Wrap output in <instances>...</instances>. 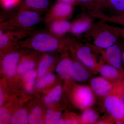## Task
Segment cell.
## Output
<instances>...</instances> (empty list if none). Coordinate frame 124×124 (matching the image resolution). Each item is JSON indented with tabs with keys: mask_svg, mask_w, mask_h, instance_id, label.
I'll return each mask as SVG.
<instances>
[{
	"mask_svg": "<svg viewBox=\"0 0 124 124\" xmlns=\"http://www.w3.org/2000/svg\"><path fill=\"white\" fill-rule=\"evenodd\" d=\"M66 124H79L80 122V120H78L76 118L69 119L65 121Z\"/></svg>",
	"mask_w": 124,
	"mask_h": 124,
	"instance_id": "cell-33",
	"label": "cell"
},
{
	"mask_svg": "<svg viewBox=\"0 0 124 124\" xmlns=\"http://www.w3.org/2000/svg\"><path fill=\"white\" fill-rule=\"evenodd\" d=\"M102 53L103 57L108 64L120 69L122 68V53L119 45L116 44L113 45Z\"/></svg>",
	"mask_w": 124,
	"mask_h": 124,
	"instance_id": "cell-10",
	"label": "cell"
},
{
	"mask_svg": "<svg viewBox=\"0 0 124 124\" xmlns=\"http://www.w3.org/2000/svg\"><path fill=\"white\" fill-rule=\"evenodd\" d=\"M93 24L91 18L86 16H83L71 23L70 32L74 35H80L86 33L91 28Z\"/></svg>",
	"mask_w": 124,
	"mask_h": 124,
	"instance_id": "cell-12",
	"label": "cell"
},
{
	"mask_svg": "<svg viewBox=\"0 0 124 124\" xmlns=\"http://www.w3.org/2000/svg\"><path fill=\"white\" fill-rule=\"evenodd\" d=\"M122 99H123V101L124 102V92L123 93V95H122Z\"/></svg>",
	"mask_w": 124,
	"mask_h": 124,
	"instance_id": "cell-42",
	"label": "cell"
},
{
	"mask_svg": "<svg viewBox=\"0 0 124 124\" xmlns=\"http://www.w3.org/2000/svg\"><path fill=\"white\" fill-rule=\"evenodd\" d=\"M49 0H23L19 5L18 10H29L40 13L47 11L49 6Z\"/></svg>",
	"mask_w": 124,
	"mask_h": 124,
	"instance_id": "cell-13",
	"label": "cell"
},
{
	"mask_svg": "<svg viewBox=\"0 0 124 124\" xmlns=\"http://www.w3.org/2000/svg\"><path fill=\"white\" fill-rule=\"evenodd\" d=\"M76 55L80 62L86 67L93 70L98 71L101 63H98L90 46L87 45H80L78 47Z\"/></svg>",
	"mask_w": 124,
	"mask_h": 124,
	"instance_id": "cell-8",
	"label": "cell"
},
{
	"mask_svg": "<svg viewBox=\"0 0 124 124\" xmlns=\"http://www.w3.org/2000/svg\"><path fill=\"white\" fill-rule=\"evenodd\" d=\"M3 101H4V95L1 89L0 88V105L2 104Z\"/></svg>",
	"mask_w": 124,
	"mask_h": 124,
	"instance_id": "cell-39",
	"label": "cell"
},
{
	"mask_svg": "<svg viewBox=\"0 0 124 124\" xmlns=\"http://www.w3.org/2000/svg\"><path fill=\"white\" fill-rule=\"evenodd\" d=\"M61 116V114L60 112L54 113L51 109H48L46 119V124H58Z\"/></svg>",
	"mask_w": 124,
	"mask_h": 124,
	"instance_id": "cell-23",
	"label": "cell"
},
{
	"mask_svg": "<svg viewBox=\"0 0 124 124\" xmlns=\"http://www.w3.org/2000/svg\"><path fill=\"white\" fill-rule=\"evenodd\" d=\"M119 70L115 67L109 64L100 65L98 71L102 77L114 82L120 81L119 79L121 74Z\"/></svg>",
	"mask_w": 124,
	"mask_h": 124,
	"instance_id": "cell-16",
	"label": "cell"
},
{
	"mask_svg": "<svg viewBox=\"0 0 124 124\" xmlns=\"http://www.w3.org/2000/svg\"><path fill=\"white\" fill-rule=\"evenodd\" d=\"M62 94L61 87L59 86H57L45 97V102L46 104H51L57 101L60 98Z\"/></svg>",
	"mask_w": 124,
	"mask_h": 124,
	"instance_id": "cell-20",
	"label": "cell"
},
{
	"mask_svg": "<svg viewBox=\"0 0 124 124\" xmlns=\"http://www.w3.org/2000/svg\"><path fill=\"white\" fill-rule=\"evenodd\" d=\"M54 61V58L51 55H45L40 62L38 67V75L42 76L44 74L46 69L51 66Z\"/></svg>",
	"mask_w": 124,
	"mask_h": 124,
	"instance_id": "cell-19",
	"label": "cell"
},
{
	"mask_svg": "<svg viewBox=\"0 0 124 124\" xmlns=\"http://www.w3.org/2000/svg\"><path fill=\"white\" fill-rule=\"evenodd\" d=\"M21 2V0H1L2 7L6 10L13 8L20 4Z\"/></svg>",
	"mask_w": 124,
	"mask_h": 124,
	"instance_id": "cell-28",
	"label": "cell"
},
{
	"mask_svg": "<svg viewBox=\"0 0 124 124\" xmlns=\"http://www.w3.org/2000/svg\"><path fill=\"white\" fill-rule=\"evenodd\" d=\"M73 5L58 1L52 6L46 14L45 20L48 23L57 19L67 20L72 15Z\"/></svg>",
	"mask_w": 124,
	"mask_h": 124,
	"instance_id": "cell-6",
	"label": "cell"
},
{
	"mask_svg": "<svg viewBox=\"0 0 124 124\" xmlns=\"http://www.w3.org/2000/svg\"><path fill=\"white\" fill-rule=\"evenodd\" d=\"M95 113V111L90 108L85 110L80 118V122L82 124H89L92 116Z\"/></svg>",
	"mask_w": 124,
	"mask_h": 124,
	"instance_id": "cell-27",
	"label": "cell"
},
{
	"mask_svg": "<svg viewBox=\"0 0 124 124\" xmlns=\"http://www.w3.org/2000/svg\"><path fill=\"white\" fill-rule=\"evenodd\" d=\"M105 23L101 20L93 24L86 33L88 37L92 39L95 46L100 49L107 48L116 44L120 36L117 28Z\"/></svg>",
	"mask_w": 124,
	"mask_h": 124,
	"instance_id": "cell-2",
	"label": "cell"
},
{
	"mask_svg": "<svg viewBox=\"0 0 124 124\" xmlns=\"http://www.w3.org/2000/svg\"><path fill=\"white\" fill-rule=\"evenodd\" d=\"M55 76L53 73H49L42 77L37 84V87L41 88L51 83L55 79Z\"/></svg>",
	"mask_w": 124,
	"mask_h": 124,
	"instance_id": "cell-26",
	"label": "cell"
},
{
	"mask_svg": "<svg viewBox=\"0 0 124 124\" xmlns=\"http://www.w3.org/2000/svg\"><path fill=\"white\" fill-rule=\"evenodd\" d=\"M20 56L18 52H12L7 54L2 59V69L4 73L8 77H11L15 74Z\"/></svg>",
	"mask_w": 124,
	"mask_h": 124,
	"instance_id": "cell-11",
	"label": "cell"
},
{
	"mask_svg": "<svg viewBox=\"0 0 124 124\" xmlns=\"http://www.w3.org/2000/svg\"><path fill=\"white\" fill-rule=\"evenodd\" d=\"M42 111L41 109L38 107H36L31 112L28 117V121L31 124H41L42 121L40 120L41 116Z\"/></svg>",
	"mask_w": 124,
	"mask_h": 124,
	"instance_id": "cell-22",
	"label": "cell"
},
{
	"mask_svg": "<svg viewBox=\"0 0 124 124\" xmlns=\"http://www.w3.org/2000/svg\"><path fill=\"white\" fill-rule=\"evenodd\" d=\"M35 66V63L32 59H25L23 60L18 68V72L23 73L28 71L33 68Z\"/></svg>",
	"mask_w": 124,
	"mask_h": 124,
	"instance_id": "cell-24",
	"label": "cell"
},
{
	"mask_svg": "<svg viewBox=\"0 0 124 124\" xmlns=\"http://www.w3.org/2000/svg\"><path fill=\"white\" fill-rule=\"evenodd\" d=\"M122 60L124 63V50L122 53Z\"/></svg>",
	"mask_w": 124,
	"mask_h": 124,
	"instance_id": "cell-41",
	"label": "cell"
},
{
	"mask_svg": "<svg viewBox=\"0 0 124 124\" xmlns=\"http://www.w3.org/2000/svg\"><path fill=\"white\" fill-rule=\"evenodd\" d=\"M37 76V73L34 71H30L27 72L25 76V78L27 81L34 80Z\"/></svg>",
	"mask_w": 124,
	"mask_h": 124,
	"instance_id": "cell-31",
	"label": "cell"
},
{
	"mask_svg": "<svg viewBox=\"0 0 124 124\" xmlns=\"http://www.w3.org/2000/svg\"><path fill=\"white\" fill-rule=\"evenodd\" d=\"M71 39L59 37L48 32H39L32 34L22 40L20 44L30 46L37 51L43 52L55 51L69 43Z\"/></svg>",
	"mask_w": 124,
	"mask_h": 124,
	"instance_id": "cell-1",
	"label": "cell"
},
{
	"mask_svg": "<svg viewBox=\"0 0 124 124\" xmlns=\"http://www.w3.org/2000/svg\"><path fill=\"white\" fill-rule=\"evenodd\" d=\"M117 30L119 32L120 36L124 40V28H117Z\"/></svg>",
	"mask_w": 124,
	"mask_h": 124,
	"instance_id": "cell-38",
	"label": "cell"
},
{
	"mask_svg": "<svg viewBox=\"0 0 124 124\" xmlns=\"http://www.w3.org/2000/svg\"><path fill=\"white\" fill-rule=\"evenodd\" d=\"M91 14L93 17L104 22L114 23L124 26V14L112 16L104 14L100 11H94Z\"/></svg>",
	"mask_w": 124,
	"mask_h": 124,
	"instance_id": "cell-18",
	"label": "cell"
},
{
	"mask_svg": "<svg viewBox=\"0 0 124 124\" xmlns=\"http://www.w3.org/2000/svg\"><path fill=\"white\" fill-rule=\"evenodd\" d=\"M48 24L49 32L57 37H63L70 31L71 23L65 19L54 20Z\"/></svg>",
	"mask_w": 124,
	"mask_h": 124,
	"instance_id": "cell-14",
	"label": "cell"
},
{
	"mask_svg": "<svg viewBox=\"0 0 124 124\" xmlns=\"http://www.w3.org/2000/svg\"><path fill=\"white\" fill-rule=\"evenodd\" d=\"M58 124H66V123H65V121L64 120L60 119L59 120Z\"/></svg>",
	"mask_w": 124,
	"mask_h": 124,
	"instance_id": "cell-40",
	"label": "cell"
},
{
	"mask_svg": "<svg viewBox=\"0 0 124 124\" xmlns=\"http://www.w3.org/2000/svg\"><path fill=\"white\" fill-rule=\"evenodd\" d=\"M0 114L1 124H5L9 122L10 119V116L5 109L4 108H0Z\"/></svg>",
	"mask_w": 124,
	"mask_h": 124,
	"instance_id": "cell-29",
	"label": "cell"
},
{
	"mask_svg": "<svg viewBox=\"0 0 124 124\" xmlns=\"http://www.w3.org/2000/svg\"><path fill=\"white\" fill-rule=\"evenodd\" d=\"M72 62L68 58L63 59L59 63L56 71L61 77L65 79H68L71 77V71Z\"/></svg>",
	"mask_w": 124,
	"mask_h": 124,
	"instance_id": "cell-17",
	"label": "cell"
},
{
	"mask_svg": "<svg viewBox=\"0 0 124 124\" xmlns=\"http://www.w3.org/2000/svg\"><path fill=\"white\" fill-rule=\"evenodd\" d=\"M98 118V115L95 112L91 117L90 120L89 124H96V122H97Z\"/></svg>",
	"mask_w": 124,
	"mask_h": 124,
	"instance_id": "cell-34",
	"label": "cell"
},
{
	"mask_svg": "<svg viewBox=\"0 0 124 124\" xmlns=\"http://www.w3.org/2000/svg\"><path fill=\"white\" fill-rule=\"evenodd\" d=\"M26 86V90L27 92H30L31 91L34 84V80L27 81Z\"/></svg>",
	"mask_w": 124,
	"mask_h": 124,
	"instance_id": "cell-32",
	"label": "cell"
},
{
	"mask_svg": "<svg viewBox=\"0 0 124 124\" xmlns=\"http://www.w3.org/2000/svg\"><path fill=\"white\" fill-rule=\"evenodd\" d=\"M58 1H60L73 5L75 4L78 2V0H58Z\"/></svg>",
	"mask_w": 124,
	"mask_h": 124,
	"instance_id": "cell-35",
	"label": "cell"
},
{
	"mask_svg": "<svg viewBox=\"0 0 124 124\" xmlns=\"http://www.w3.org/2000/svg\"><path fill=\"white\" fill-rule=\"evenodd\" d=\"M108 4V0H94L93 6L97 8L106 6Z\"/></svg>",
	"mask_w": 124,
	"mask_h": 124,
	"instance_id": "cell-30",
	"label": "cell"
},
{
	"mask_svg": "<svg viewBox=\"0 0 124 124\" xmlns=\"http://www.w3.org/2000/svg\"><path fill=\"white\" fill-rule=\"evenodd\" d=\"M32 34L31 31L16 29L2 31L0 30V47L4 48L16 44Z\"/></svg>",
	"mask_w": 124,
	"mask_h": 124,
	"instance_id": "cell-7",
	"label": "cell"
},
{
	"mask_svg": "<svg viewBox=\"0 0 124 124\" xmlns=\"http://www.w3.org/2000/svg\"><path fill=\"white\" fill-rule=\"evenodd\" d=\"M86 67L82 63L77 61L72 62L71 71V77L78 82L86 81L89 77V73Z\"/></svg>",
	"mask_w": 124,
	"mask_h": 124,
	"instance_id": "cell-15",
	"label": "cell"
},
{
	"mask_svg": "<svg viewBox=\"0 0 124 124\" xmlns=\"http://www.w3.org/2000/svg\"><path fill=\"white\" fill-rule=\"evenodd\" d=\"M113 120H102L100 121H97L96 123V124H112Z\"/></svg>",
	"mask_w": 124,
	"mask_h": 124,
	"instance_id": "cell-36",
	"label": "cell"
},
{
	"mask_svg": "<svg viewBox=\"0 0 124 124\" xmlns=\"http://www.w3.org/2000/svg\"><path fill=\"white\" fill-rule=\"evenodd\" d=\"M73 98L76 105L84 111L92 106L95 101L94 93L91 87L87 85L77 86L73 93Z\"/></svg>",
	"mask_w": 124,
	"mask_h": 124,
	"instance_id": "cell-5",
	"label": "cell"
},
{
	"mask_svg": "<svg viewBox=\"0 0 124 124\" xmlns=\"http://www.w3.org/2000/svg\"><path fill=\"white\" fill-rule=\"evenodd\" d=\"M117 82L111 81L102 76L97 77L90 80V87L95 94L104 97L113 90Z\"/></svg>",
	"mask_w": 124,
	"mask_h": 124,
	"instance_id": "cell-9",
	"label": "cell"
},
{
	"mask_svg": "<svg viewBox=\"0 0 124 124\" xmlns=\"http://www.w3.org/2000/svg\"><path fill=\"white\" fill-rule=\"evenodd\" d=\"M27 114L24 109L19 110L13 116L11 120L12 124H27Z\"/></svg>",
	"mask_w": 124,
	"mask_h": 124,
	"instance_id": "cell-21",
	"label": "cell"
},
{
	"mask_svg": "<svg viewBox=\"0 0 124 124\" xmlns=\"http://www.w3.org/2000/svg\"><path fill=\"white\" fill-rule=\"evenodd\" d=\"M108 4L118 15L124 14V0H108Z\"/></svg>",
	"mask_w": 124,
	"mask_h": 124,
	"instance_id": "cell-25",
	"label": "cell"
},
{
	"mask_svg": "<svg viewBox=\"0 0 124 124\" xmlns=\"http://www.w3.org/2000/svg\"><path fill=\"white\" fill-rule=\"evenodd\" d=\"M78 2L84 4H91L93 3V4L94 0H78Z\"/></svg>",
	"mask_w": 124,
	"mask_h": 124,
	"instance_id": "cell-37",
	"label": "cell"
},
{
	"mask_svg": "<svg viewBox=\"0 0 124 124\" xmlns=\"http://www.w3.org/2000/svg\"><path fill=\"white\" fill-rule=\"evenodd\" d=\"M41 20L40 13L29 10L18 11L8 20L0 23L2 31L19 29L32 31Z\"/></svg>",
	"mask_w": 124,
	"mask_h": 124,
	"instance_id": "cell-3",
	"label": "cell"
},
{
	"mask_svg": "<svg viewBox=\"0 0 124 124\" xmlns=\"http://www.w3.org/2000/svg\"><path fill=\"white\" fill-rule=\"evenodd\" d=\"M124 92V83L118 81L110 93L104 97V107L112 119L124 123V102L122 95Z\"/></svg>",
	"mask_w": 124,
	"mask_h": 124,
	"instance_id": "cell-4",
	"label": "cell"
}]
</instances>
